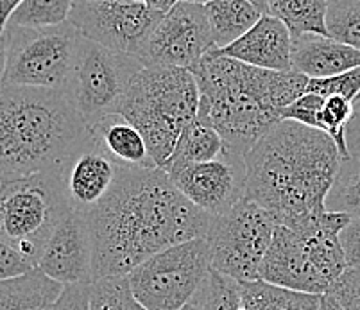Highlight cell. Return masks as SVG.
Wrapping results in <instances>:
<instances>
[{"mask_svg":"<svg viewBox=\"0 0 360 310\" xmlns=\"http://www.w3.org/2000/svg\"><path fill=\"white\" fill-rule=\"evenodd\" d=\"M83 217L99 280L127 275L165 247L206 237L214 215L186 199L163 169L122 167L110 194Z\"/></svg>","mask_w":360,"mask_h":310,"instance_id":"obj_1","label":"cell"},{"mask_svg":"<svg viewBox=\"0 0 360 310\" xmlns=\"http://www.w3.org/2000/svg\"><path fill=\"white\" fill-rule=\"evenodd\" d=\"M340 163L339 148L325 131L281 120L245 155V198L289 226L326 210Z\"/></svg>","mask_w":360,"mask_h":310,"instance_id":"obj_2","label":"cell"},{"mask_svg":"<svg viewBox=\"0 0 360 310\" xmlns=\"http://www.w3.org/2000/svg\"><path fill=\"white\" fill-rule=\"evenodd\" d=\"M199 86L198 120L214 127L226 149L245 156L281 122V110L303 96L309 77L267 70L210 49L191 68Z\"/></svg>","mask_w":360,"mask_h":310,"instance_id":"obj_3","label":"cell"},{"mask_svg":"<svg viewBox=\"0 0 360 310\" xmlns=\"http://www.w3.org/2000/svg\"><path fill=\"white\" fill-rule=\"evenodd\" d=\"M65 88H0V178L54 171L86 140Z\"/></svg>","mask_w":360,"mask_h":310,"instance_id":"obj_4","label":"cell"},{"mask_svg":"<svg viewBox=\"0 0 360 310\" xmlns=\"http://www.w3.org/2000/svg\"><path fill=\"white\" fill-rule=\"evenodd\" d=\"M198 112V81L188 68L179 67H143L119 108L120 115L142 133L156 167L169 160Z\"/></svg>","mask_w":360,"mask_h":310,"instance_id":"obj_5","label":"cell"},{"mask_svg":"<svg viewBox=\"0 0 360 310\" xmlns=\"http://www.w3.org/2000/svg\"><path fill=\"white\" fill-rule=\"evenodd\" d=\"M70 212L58 169L2 179L0 240L20 251L38 267L49 239Z\"/></svg>","mask_w":360,"mask_h":310,"instance_id":"obj_6","label":"cell"},{"mask_svg":"<svg viewBox=\"0 0 360 310\" xmlns=\"http://www.w3.org/2000/svg\"><path fill=\"white\" fill-rule=\"evenodd\" d=\"M8 65L2 86L65 88L84 36L70 22L51 27H4Z\"/></svg>","mask_w":360,"mask_h":310,"instance_id":"obj_7","label":"cell"},{"mask_svg":"<svg viewBox=\"0 0 360 310\" xmlns=\"http://www.w3.org/2000/svg\"><path fill=\"white\" fill-rule=\"evenodd\" d=\"M210 273V246L198 237L158 251L127 273V280L147 310H181Z\"/></svg>","mask_w":360,"mask_h":310,"instance_id":"obj_8","label":"cell"},{"mask_svg":"<svg viewBox=\"0 0 360 310\" xmlns=\"http://www.w3.org/2000/svg\"><path fill=\"white\" fill-rule=\"evenodd\" d=\"M274 228L273 214L250 198L238 201L224 214L214 215L206 233L212 269L238 282L258 280Z\"/></svg>","mask_w":360,"mask_h":310,"instance_id":"obj_9","label":"cell"},{"mask_svg":"<svg viewBox=\"0 0 360 310\" xmlns=\"http://www.w3.org/2000/svg\"><path fill=\"white\" fill-rule=\"evenodd\" d=\"M142 68V61L133 54L84 38L65 92L90 127L104 117L119 113L131 81Z\"/></svg>","mask_w":360,"mask_h":310,"instance_id":"obj_10","label":"cell"},{"mask_svg":"<svg viewBox=\"0 0 360 310\" xmlns=\"http://www.w3.org/2000/svg\"><path fill=\"white\" fill-rule=\"evenodd\" d=\"M162 16L142 0H81L68 22L88 40L139 56Z\"/></svg>","mask_w":360,"mask_h":310,"instance_id":"obj_11","label":"cell"},{"mask_svg":"<svg viewBox=\"0 0 360 310\" xmlns=\"http://www.w3.org/2000/svg\"><path fill=\"white\" fill-rule=\"evenodd\" d=\"M214 47L205 4L178 2L162 16L136 58L143 67H179L191 70Z\"/></svg>","mask_w":360,"mask_h":310,"instance_id":"obj_12","label":"cell"},{"mask_svg":"<svg viewBox=\"0 0 360 310\" xmlns=\"http://www.w3.org/2000/svg\"><path fill=\"white\" fill-rule=\"evenodd\" d=\"M245 156L224 146L217 158L186 165L170 174V179L195 207L221 215L245 198Z\"/></svg>","mask_w":360,"mask_h":310,"instance_id":"obj_13","label":"cell"},{"mask_svg":"<svg viewBox=\"0 0 360 310\" xmlns=\"http://www.w3.org/2000/svg\"><path fill=\"white\" fill-rule=\"evenodd\" d=\"M122 167L88 131L86 140L58 169L72 210L86 214L96 208L110 194Z\"/></svg>","mask_w":360,"mask_h":310,"instance_id":"obj_14","label":"cell"},{"mask_svg":"<svg viewBox=\"0 0 360 310\" xmlns=\"http://www.w3.org/2000/svg\"><path fill=\"white\" fill-rule=\"evenodd\" d=\"M38 267L63 285L88 283L94 276V246L83 214L72 210L49 239Z\"/></svg>","mask_w":360,"mask_h":310,"instance_id":"obj_15","label":"cell"},{"mask_svg":"<svg viewBox=\"0 0 360 310\" xmlns=\"http://www.w3.org/2000/svg\"><path fill=\"white\" fill-rule=\"evenodd\" d=\"M260 280L310 295H325L328 283L317 273L305 240L292 228L276 224L273 240L260 266Z\"/></svg>","mask_w":360,"mask_h":310,"instance_id":"obj_16","label":"cell"},{"mask_svg":"<svg viewBox=\"0 0 360 310\" xmlns=\"http://www.w3.org/2000/svg\"><path fill=\"white\" fill-rule=\"evenodd\" d=\"M224 56L267 70H294L292 34L276 16L265 13L237 41L219 49Z\"/></svg>","mask_w":360,"mask_h":310,"instance_id":"obj_17","label":"cell"},{"mask_svg":"<svg viewBox=\"0 0 360 310\" xmlns=\"http://www.w3.org/2000/svg\"><path fill=\"white\" fill-rule=\"evenodd\" d=\"M360 67L359 49L323 34L292 38V68L309 79L332 77Z\"/></svg>","mask_w":360,"mask_h":310,"instance_id":"obj_18","label":"cell"},{"mask_svg":"<svg viewBox=\"0 0 360 310\" xmlns=\"http://www.w3.org/2000/svg\"><path fill=\"white\" fill-rule=\"evenodd\" d=\"M91 138L124 167H156L142 133L120 113L104 117L88 127Z\"/></svg>","mask_w":360,"mask_h":310,"instance_id":"obj_19","label":"cell"},{"mask_svg":"<svg viewBox=\"0 0 360 310\" xmlns=\"http://www.w3.org/2000/svg\"><path fill=\"white\" fill-rule=\"evenodd\" d=\"M65 285L40 267L0 282V310H52Z\"/></svg>","mask_w":360,"mask_h":310,"instance_id":"obj_20","label":"cell"},{"mask_svg":"<svg viewBox=\"0 0 360 310\" xmlns=\"http://www.w3.org/2000/svg\"><path fill=\"white\" fill-rule=\"evenodd\" d=\"M205 11L217 49L237 41L265 15L250 0H208Z\"/></svg>","mask_w":360,"mask_h":310,"instance_id":"obj_21","label":"cell"},{"mask_svg":"<svg viewBox=\"0 0 360 310\" xmlns=\"http://www.w3.org/2000/svg\"><path fill=\"white\" fill-rule=\"evenodd\" d=\"M224 151V140L215 131L214 127L199 122L198 119L185 127V131L179 136L174 151L169 156L162 167L167 174H174L179 169L192 165V163L208 162L217 158Z\"/></svg>","mask_w":360,"mask_h":310,"instance_id":"obj_22","label":"cell"},{"mask_svg":"<svg viewBox=\"0 0 360 310\" xmlns=\"http://www.w3.org/2000/svg\"><path fill=\"white\" fill-rule=\"evenodd\" d=\"M238 283L242 305L251 310H321L323 295L285 289L260 278Z\"/></svg>","mask_w":360,"mask_h":310,"instance_id":"obj_23","label":"cell"},{"mask_svg":"<svg viewBox=\"0 0 360 310\" xmlns=\"http://www.w3.org/2000/svg\"><path fill=\"white\" fill-rule=\"evenodd\" d=\"M267 13L283 22L292 38L301 34L328 36V0H269Z\"/></svg>","mask_w":360,"mask_h":310,"instance_id":"obj_24","label":"cell"},{"mask_svg":"<svg viewBox=\"0 0 360 310\" xmlns=\"http://www.w3.org/2000/svg\"><path fill=\"white\" fill-rule=\"evenodd\" d=\"M326 210L360 217V160H342L333 187L326 195Z\"/></svg>","mask_w":360,"mask_h":310,"instance_id":"obj_25","label":"cell"},{"mask_svg":"<svg viewBox=\"0 0 360 310\" xmlns=\"http://www.w3.org/2000/svg\"><path fill=\"white\" fill-rule=\"evenodd\" d=\"M74 0H24L9 16L11 27H51L68 22Z\"/></svg>","mask_w":360,"mask_h":310,"instance_id":"obj_26","label":"cell"},{"mask_svg":"<svg viewBox=\"0 0 360 310\" xmlns=\"http://www.w3.org/2000/svg\"><path fill=\"white\" fill-rule=\"evenodd\" d=\"M90 310H147L135 296L127 275L103 276L90 283Z\"/></svg>","mask_w":360,"mask_h":310,"instance_id":"obj_27","label":"cell"},{"mask_svg":"<svg viewBox=\"0 0 360 310\" xmlns=\"http://www.w3.org/2000/svg\"><path fill=\"white\" fill-rule=\"evenodd\" d=\"M353 117H355V103L342 96L325 97L323 106L317 113L316 129L325 131L337 143L342 160L352 158L348 142H346V129H348Z\"/></svg>","mask_w":360,"mask_h":310,"instance_id":"obj_28","label":"cell"},{"mask_svg":"<svg viewBox=\"0 0 360 310\" xmlns=\"http://www.w3.org/2000/svg\"><path fill=\"white\" fill-rule=\"evenodd\" d=\"M328 36L360 51V0H328Z\"/></svg>","mask_w":360,"mask_h":310,"instance_id":"obj_29","label":"cell"},{"mask_svg":"<svg viewBox=\"0 0 360 310\" xmlns=\"http://www.w3.org/2000/svg\"><path fill=\"white\" fill-rule=\"evenodd\" d=\"M305 92L317 93L321 97L342 96L348 97L353 103H359L360 99V67L352 68L348 72H342L339 76L332 77H314L307 83Z\"/></svg>","mask_w":360,"mask_h":310,"instance_id":"obj_30","label":"cell"},{"mask_svg":"<svg viewBox=\"0 0 360 310\" xmlns=\"http://www.w3.org/2000/svg\"><path fill=\"white\" fill-rule=\"evenodd\" d=\"M326 292L345 310H360V267H348Z\"/></svg>","mask_w":360,"mask_h":310,"instance_id":"obj_31","label":"cell"},{"mask_svg":"<svg viewBox=\"0 0 360 310\" xmlns=\"http://www.w3.org/2000/svg\"><path fill=\"white\" fill-rule=\"evenodd\" d=\"M323 101H325V97L305 92L281 110V120H294V122H300L303 126L316 127L317 113L323 106Z\"/></svg>","mask_w":360,"mask_h":310,"instance_id":"obj_32","label":"cell"},{"mask_svg":"<svg viewBox=\"0 0 360 310\" xmlns=\"http://www.w3.org/2000/svg\"><path fill=\"white\" fill-rule=\"evenodd\" d=\"M36 267L31 260L22 254L20 251L9 246L8 243L0 240V282L13 278V276L24 275L27 271Z\"/></svg>","mask_w":360,"mask_h":310,"instance_id":"obj_33","label":"cell"},{"mask_svg":"<svg viewBox=\"0 0 360 310\" xmlns=\"http://www.w3.org/2000/svg\"><path fill=\"white\" fill-rule=\"evenodd\" d=\"M52 310H90V285L88 283L65 285L63 295L56 302Z\"/></svg>","mask_w":360,"mask_h":310,"instance_id":"obj_34","label":"cell"},{"mask_svg":"<svg viewBox=\"0 0 360 310\" xmlns=\"http://www.w3.org/2000/svg\"><path fill=\"white\" fill-rule=\"evenodd\" d=\"M348 267H360V217L352 219L339 235Z\"/></svg>","mask_w":360,"mask_h":310,"instance_id":"obj_35","label":"cell"},{"mask_svg":"<svg viewBox=\"0 0 360 310\" xmlns=\"http://www.w3.org/2000/svg\"><path fill=\"white\" fill-rule=\"evenodd\" d=\"M346 142H348L349 155L360 160V117H353L346 129Z\"/></svg>","mask_w":360,"mask_h":310,"instance_id":"obj_36","label":"cell"},{"mask_svg":"<svg viewBox=\"0 0 360 310\" xmlns=\"http://www.w3.org/2000/svg\"><path fill=\"white\" fill-rule=\"evenodd\" d=\"M6 65H8V38L4 29H0V88L4 84Z\"/></svg>","mask_w":360,"mask_h":310,"instance_id":"obj_37","label":"cell"},{"mask_svg":"<svg viewBox=\"0 0 360 310\" xmlns=\"http://www.w3.org/2000/svg\"><path fill=\"white\" fill-rule=\"evenodd\" d=\"M24 0H0V27L4 29V25L8 24L9 16L15 11L18 6L22 4Z\"/></svg>","mask_w":360,"mask_h":310,"instance_id":"obj_38","label":"cell"},{"mask_svg":"<svg viewBox=\"0 0 360 310\" xmlns=\"http://www.w3.org/2000/svg\"><path fill=\"white\" fill-rule=\"evenodd\" d=\"M143 2H146L147 8H150L153 11H158L162 13V15H165V13H169L170 9L178 4L179 0H143Z\"/></svg>","mask_w":360,"mask_h":310,"instance_id":"obj_39","label":"cell"},{"mask_svg":"<svg viewBox=\"0 0 360 310\" xmlns=\"http://www.w3.org/2000/svg\"><path fill=\"white\" fill-rule=\"evenodd\" d=\"M321 310H345L342 306L337 303V299L333 296H330L328 292L323 295V299H321Z\"/></svg>","mask_w":360,"mask_h":310,"instance_id":"obj_40","label":"cell"},{"mask_svg":"<svg viewBox=\"0 0 360 310\" xmlns=\"http://www.w3.org/2000/svg\"><path fill=\"white\" fill-rule=\"evenodd\" d=\"M250 2H253V4L257 6L262 13H267V8H269V0H250Z\"/></svg>","mask_w":360,"mask_h":310,"instance_id":"obj_41","label":"cell"},{"mask_svg":"<svg viewBox=\"0 0 360 310\" xmlns=\"http://www.w3.org/2000/svg\"><path fill=\"white\" fill-rule=\"evenodd\" d=\"M179 2H194V4H206L208 0H179Z\"/></svg>","mask_w":360,"mask_h":310,"instance_id":"obj_42","label":"cell"},{"mask_svg":"<svg viewBox=\"0 0 360 310\" xmlns=\"http://www.w3.org/2000/svg\"><path fill=\"white\" fill-rule=\"evenodd\" d=\"M355 115L360 117V99H359V103L355 104Z\"/></svg>","mask_w":360,"mask_h":310,"instance_id":"obj_43","label":"cell"},{"mask_svg":"<svg viewBox=\"0 0 360 310\" xmlns=\"http://www.w3.org/2000/svg\"><path fill=\"white\" fill-rule=\"evenodd\" d=\"M235 310H251V309H248V306H244V305H240V306H238V309H235Z\"/></svg>","mask_w":360,"mask_h":310,"instance_id":"obj_44","label":"cell"},{"mask_svg":"<svg viewBox=\"0 0 360 310\" xmlns=\"http://www.w3.org/2000/svg\"><path fill=\"white\" fill-rule=\"evenodd\" d=\"M74 2H81V0H74ZM142 2H143V0H142Z\"/></svg>","mask_w":360,"mask_h":310,"instance_id":"obj_45","label":"cell"},{"mask_svg":"<svg viewBox=\"0 0 360 310\" xmlns=\"http://www.w3.org/2000/svg\"><path fill=\"white\" fill-rule=\"evenodd\" d=\"M0 185H2V178H0Z\"/></svg>","mask_w":360,"mask_h":310,"instance_id":"obj_46","label":"cell"},{"mask_svg":"<svg viewBox=\"0 0 360 310\" xmlns=\"http://www.w3.org/2000/svg\"><path fill=\"white\" fill-rule=\"evenodd\" d=\"M0 29H2V27H0Z\"/></svg>","mask_w":360,"mask_h":310,"instance_id":"obj_47","label":"cell"}]
</instances>
